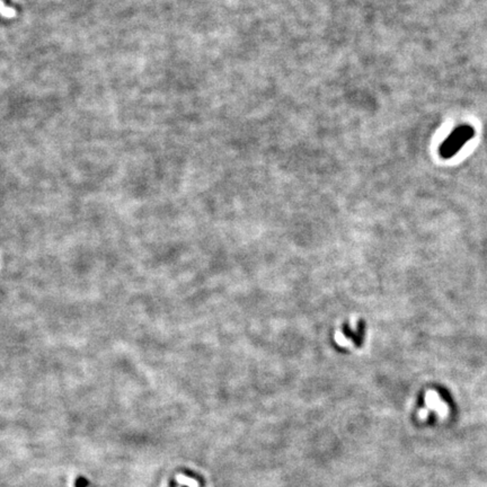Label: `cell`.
I'll list each match as a JSON object with an SVG mask.
<instances>
[{"instance_id":"1","label":"cell","mask_w":487,"mask_h":487,"mask_svg":"<svg viewBox=\"0 0 487 487\" xmlns=\"http://www.w3.org/2000/svg\"><path fill=\"white\" fill-rule=\"evenodd\" d=\"M475 136V129L470 124H460L456 127L439 147V155L443 159L455 157L467 142Z\"/></svg>"},{"instance_id":"2","label":"cell","mask_w":487,"mask_h":487,"mask_svg":"<svg viewBox=\"0 0 487 487\" xmlns=\"http://www.w3.org/2000/svg\"><path fill=\"white\" fill-rule=\"evenodd\" d=\"M88 485V480L85 478V477H79V478L76 480V487H87Z\"/></svg>"}]
</instances>
